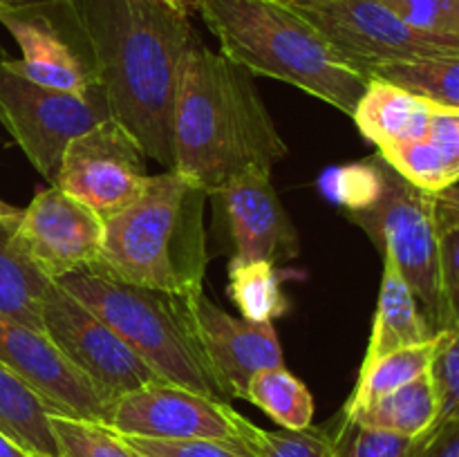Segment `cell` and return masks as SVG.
Listing matches in <instances>:
<instances>
[{
    "instance_id": "cell-1",
    "label": "cell",
    "mask_w": 459,
    "mask_h": 457,
    "mask_svg": "<svg viewBox=\"0 0 459 457\" xmlns=\"http://www.w3.org/2000/svg\"><path fill=\"white\" fill-rule=\"evenodd\" d=\"M92 61L112 119L173 170V110L200 36L160 0H61Z\"/></svg>"
},
{
    "instance_id": "cell-2",
    "label": "cell",
    "mask_w": 459,
    "mask_h": 457,
    "mask_svg": "<svg viewBox=\"0 0 459 457\" xmlns=\"http://www.w3.org/2000/svg\"><path fill=\"white\" fill-rule=\"evenodd\" d=\"M287 157L254 74L197 43L184 65L173 110V170L200 184L209 197L249 168Z\"/></svg>"
},
{
    "instance_id": "cell-3",
    "label": "cell",
    "mask_w": 459,
    "mask_h": 457,
    "mask_svg": "<svg viewBox=\"0 0 459 457\" xmlns=\"http://www.w3.org/2000/svg\"><path fill=\"white\" fill-rule=\"evenodd\" d=\"M220 54L247 72L285 81L352 116L368 88L330 40L287 0H202Z\"/></svg>"
},
{
    "instance_id": "cell-4",
    "label": "cell",
    "mask_w": 459,
    "mask_h": 457,
    "mask_svg": "<svg viewBox=\"0 0 459 457\" xmlns=\"http://www.w3.org/2000/svg\"><path fill=\"white\" fill-rule=\"evenodd\" d=\"M209 193L175 170L151 175L142 195L106 218L99 264L108 276L178 296L202 294ZM92 269V267H90Z\"/></svg>"
},
{
    "instance_id": "cell-5",
    "label": "cell",
    "mask_w": 459,
    "mask_h": 457,
    "mask_svg": "<svg viewBox=\"0 0 459 457\" xmlns=\"http://www.w3.org/2000/svg\"><path fill=\"white\" fill-rule=\"evenodd\" d=\"M92 309L164 381L229 401L195 321V296L128 285L101 269H81L56 280Z\"/></svg>"
},
{
    "instance_id": "cell-6",
    "label": "cell",
    "mask_w": 459,
    "mask_h": 457,
    "mask_svg": "<svg viewBox=\"0 0 459 457\" xmlns=\"http://www.w3.org/2000/svg\"><path fill=\"white\" fill-rule=\"evenodd\" d=\"M372 161L379 188L366 204L345 209V215L366 231L381 255L394 260L430 330L437 334L448 325L439 282V222L433 193L402 177L379 152Z\"/></svg>"
},
{
    "instance_id": "cell-7",
    "label": "cell",
    "mask_w": 459,
    "mask_h": 457,
    "mask_svg": "<svg viewBox=\"0 0 459 457\" xmlns=\"http://www.w3.org/2000/svg\"><path fill=\"white\" fill-rule=\"evenodd\" d=\"M112 119L106 94H70L31 83L7 65L0 49V125L49 184H56L63 151L76 134Z\"/></svg>"
},
{
    "instance_id": "cell-8",
    "label": "cell",
    "mask_w": 459,
    "mask_h": 457,
    "mask_svg": "<svg viewBox=\"0 0 459 457\" xmlns=\"http://www.w3.org/2000/svg\"><path fill=\"white\" fill-rule=\"evenodd\" d=\"M40 318L49 341L94 385L108 410L124 394L164 381L108 323L58 282L45 291Z\"/></svg>"
},
{
    "instance_id": "cell-9",
    "label": "cell",
    "mask_w": 459,
    "mask_h": 457,
    "mask_svg": "<svg viewBox=\"0 0 459 457\" xmlns=\"http://www.w3.org/2000/svg\"><path fill=\"white\" fill-rule=\"evenodd\" d=\"M299 12L330 40L348 65L368 79L377 67L390 63L459 52V39L426 34L379 0H330L299 7Z\"/></svg>"
},
{
    "instance_id": "cell-10",
    "label": "cell",
    "mask_w": 459,
    "mask_h": 457,
    "mask_svg": "<svg viewBox=\"0 0 459 457\" xmlns=\"http://www.w3.org/2000/svg\"><path fill=\"white\" fill-rule=\"evenodd\" d=\"M146 157L126 125L106 119L70 139L54 186L106 220L133 204L148 186Z\"/></svg>"
},
{
    "instance_id": "cell-11",
    "label": "cell",
    "mask_w": 459,
    "mask_h": 457,
    "mask_svg": "<svg viewBox=\"0 0 459 457\" xmlns=\"http://www.w3.org/2000/svg\"><path fill=\"white\" fill-rule=\"evenodd\" d=\"M254 421L222 399L195 390L152 381L117 399L106 426L121 437L148 439H220L242 442Z\"/></svg>"
},
{
    "instance_id": "cell-12",
    "label": "cell",
    "mask_w": 459,
    "mask_h": 457,
    "mask_svg": "<svg viewBox=\"0 0 459 457\" xmlns=\"http://www.w3.org/2000/svg\"><path fill=\"white\" fill-rule=\"evenodd\" d=\"M106 220L76 197L49 184L21 209L13 228L18 249L49 280L97 267L103 251Z\"/></svg>"
},
{
    "instance_id": "cell-13",
    "label": "cell",
    "mask_w": 459,
    "mask_h": 457,
    "mask_svg": "<svg viewBox=\"0 0 459 457\" xmlns=\"http://www.w3.org/2000/svg\"><path fill=\"white\" fill-rule=\"evenodd\" d=\"M0 25L21 47L22 56H7V65L22 79L70 94H88L101 88L88 49L61 3L52 7L7 9L0 12Z\"/></svg>"
},
{
    "instance_id": "cell-14",
    "label": "cell",
    "mask_w": 459,
    "mask_h": 457,
    "mask_svg": "<svg viewBox=\"0 0 459 457\" xmlns=\"http://www.w3.org/2000/svg\"><path fill=\"white\" fill-rule=\"evenodd\" d=\"M0 363L25 381L54 415L106 424L108 406L45 332L0 312Z\"/></svg>"
},
{
    "instance_id": "cell-15",
    "label": "cell",
    "mask_w": 459,
    "mask_h": 457,
    "mask_svg": "<svg viewBox=\"0 0 459 457\" xmlns=\"http://www.w3.org/2000/svg\"><path fill=\"white\" fill-rule=\"evenodd\" d=\"M211 197L227 215L236 260L287 263L299 258L300 240L272 184V170L249 168Z\"/></svg>"
},
{
    "instance_id": "cell-16",
    "label": "cell",
    "mask_w": 459,
    "mask_h": 457,
    "mask_svg": "<svg viewBox=\"0 0 459 457\" xmlns=\"http://www.w3.org/2000/svg\"><path fill=\"white\" fill-rule=\"evenodd\" d=\"M195 321L206 354L231 399H247L249 381L258 372L285 367L273 323L236 318L206 298L204 291L195 296Z\"/></svg>"
},
{
    "instance_id": "cell-17",
    "label": "cell",
    "mask_w": 459,
    "mask_h": 457,
    "mask_svg": "<svg viewBox=\"0 0 459 457\" xmlns=\"http://www.w3.org/2000/svg\"><path fill=\"white\" fill-rule=\"evenodd\" d=\"M435 103L415 92L372 76L352 112L357 128L377 148L415 142L429 134Z\"/></svg>"
},
{
    "instance_id": "cell-18",
    "label": "cell",
    "mask_w": 459,
    "mask_h": 457,
    "mask_svg": "<svg viewBox=\"0 0 459 457\" xmlns=\"http://www.w3.org/2000/svg\"><path fill=\"white\" fill-rule=\"evenodd\" d=\"M435 336L429 321L421 314L420 303L412 294L411 285L394 264L393 258L384 255V276H381L379 303H377L375 325H372L370 343H368L363 366H370L377 358L394 352V349L411 348L426 343Z\"/></svg>"
},
{
    "instance_id": "cell-19",
    "label": "cell",
    "mask_w": 459,
    "mask_h": 457,
    "mask_svg": "<svg viewBox=\"0 0 459 457\" xmlns=\"http://www.w3.org/2000/svg\"><path fill=\"white\" fill-rule=\"evenodd\" d=\"M343 415L366 428L384 430L402 437H421L437 426L439 401L433 379L426 372L411 384Z\"/></svg>"
},
{
    "instance_id": "cell-20",
    "label": "cell",
    "mask_w": 459,
    "mask_h": 457,
    "mask_svg": "<svg viewBox=\"0 0 459 457\" xmlns=\"http://www.w3.org/2000/svg\"><path fill=\"white\" fill-rule=\"evenodd\" d=\"M49 406L0 363V433L31 457H58Z\"/></svg>"
},
{
    "instance_id": "cell-21",
    "label": "cell",
    "mask_w": 459,
    "mask_h": 457,
    "mask_svg": "<svg viewBox=\"0 0 459 457\" xmlns=\"http://www.w3.org/2000/svg\"><path fill=\"white\" fill-rule=\"evenodd\" d=\"M18 215L0 218V312L43 332L40 307L54 280L40 273L18 249L13 240Z\"/></svg>"
},
{
    "instance_id": "cell-22",
    "label": "cell",
    "mask_w": 459,
    "mask_h": 457,
    "mask_svg": "<svg viewBox=\"0 0 459 457\" xmlns=\"http://www.w3.org/2000/svg\"><path fill=\"white\" fill-rule=\"evenodd\" d=\"M435 343H437V334L430 341H426V343L394 349V352L377 358L370 366L361 367L357 388L350 394L348 403L343 406V412L357 410V408L370 403L372 399L384 397V394L415 381L417 376L426 375L430 367V361H433Z\"/></svg>"
},
{
    "instance_id": "cell-23",
    "label": "cell",
    "mask_w": 459,
    "mask_h": 457,
    "mask_svg": "<svg viewBox=\"0 0 459 457\" xmlns=\"http://www.w3.org/2000/svg\"><path fill=\"white\" fill-rule=\"evenodd\" d=\"M227 291L247 321L272 323L287 309L276 264L264 260H229Z\"/></svg>"
},
{
    "instance_id": "cell-24",
    "label": "cell",
    "mask_w": 459,
    "mask_h": 457,
    "mask_svg": "<svg viewBox=\"0 0 459 457\" xmlns=\"http://www.w3.org/2000/svg\"><path fill=\"white\" fill-rule=\"evenodd\" d=\"M247 401L272 417L278 426L300 430L312 426L314 397L307 385L296 379L287 367L263 370L249 381Z\"/></svg>"
},
{
    "instance_id": "cell-25",
    "label": "cell",
    "mask_w": 459,
    "mask_h": 457,
    "mask_svg": "<svg viewBox=\"0 0 459 457\" xmlns=\"http://www.w3.org/2000/svg\"><path fill=\"white\" fill-rule=\"evenodd\" d=\"M372 76L430 99L439 106L459 110V52L390 63V65L377 67L370 79Z\"/></svg>"
},
{
    "instance_id": "cell-26",
    "label": "cell",
    "mask_w": 459,
    "mask_h": 457,
    "mask_svg": "<svg viewBox=\"0 0 459 457\" xmlns=\"http://www.w3.org/2000/svg\"><path fill=\"white\" fill-rule=\"evenodd\" d=\"M339 417L323 426H307L300 430H263L251 424L245 444L255 457H332L336 448Z\"/></svg>"
},
{
    "instance_id": "cell-27",
    "label": "cell",
    "mask_w": 459,
    "mask_h": 457,
    "mask_svg": "<svg viewBox=\"0 0 459 457\" xmlns=\"http://www.w3.org/2000/svg\"><path fill=\"white\" fill-rule=\"evenodd\" d=\"M58 457H137L121 435L101 421L74 419L49 412Z\"/></svg>"
},
{
    "instance_id": "cell-28",
    "label": "cell",
    "mask_w": 459,
    "mask_h": 457,
    "mask_svg": "<svg viewBox=\"0 0 459 457\" xmlns=\"http://www.w3.org/2000/svg\"><path fill=\"white\" fill-rule=\"evenodd\" d=\"M426 435L402 437V435L384 433V430H372L354 424L341 412L336 448L332 457H420Z\"/></svg>"
},
{
    "instance_id": "cell-29",
    "label": "cell",
    "mask_w": 459,
    "mask_h": 457,
    "mask_svg": "<svg viewBox=\"0 0 459 457\" xmlns=\"http://www.w3.org/2000/svg\"><path fill=\"white\" fill-rule=\"evenodd\" d=\"M429 375L433 379L439 401L437 424L459 417V327H446L437 332L433 361Z\"/></svg>"
},
{
    "instance_id": "cell-30",
    "label": "cell",
    "mask_w": 459,
    "mask_h": 457,
    "mask_svg": "<svg viewBox=\"0 0 459 457\" xmlns=\"http://www.w3.org/2000/svg\"><path fill=\"white\" fill-rule=\"evenodd\" d=\"M124 442L143 457H255L247 444L220 439L124 437Z\"/></svg>"
},
{
    "instance_id": "cell-31",
    "label": "cell",
    "mask_w": 459,
    "mask_h": 457,
    "mask_svg": "<svg viewBox=\"0 0 459 457\" xmlns=\"http://www.w3.org/2000/svg\"><path fill=\"white\" fill-rule=\"evenodd\" d=\"M426 34L459 39V0H379Z\"/></svg>"
},
{
    "instance_id": "cell-32",
    "label": "cell",
    "mask_w": 459,
    "mask_h": 457,
    "mask_svg": "<svg viewBox=\"0 0 459 457\" xmlns=\"http://www.w3.org/2000/svg\"><path fill=\"white\" fill-rule=\"evenodd\" d=\"M439 282L446 325L459 321V224L439 227Z\"/></svg>"
},
{
    "instance_id": "cell-33",
    "label": "cell",
    "mask_w": 459,
    "mask_h": 457,
    "mask_svg": "<svg viewBox=\"0 0 459 457\" xmlns=\"http://www.w3.org/2000/svg\"><path fill=\"white\" fill-rule=\"evenodd\" d=\"M426 137L435 143L439 155L446 160L455 182H459V110L435 103L433 119Z\"/></svg>"
},
{
    "instance_id": "cell-34",
    "label": "cell",
    "mask_w": 459,
    "mask_h": 457,
    "mask_svg": "<svg viewBox=\"0 0 459 457\" xmlns=\"http://www.w3.org/2000/svg\"><path fill=\"white\" fill-rule=\"evenodd\" d=\"M420 457H459V417L442 421L426 435Z\"/></svg>"
},
{
    "instance_id": "cell-35",
    "label": "cell",
    "mask_w": 459,
    "mask_h": 457,
    "mask_svg": "<svg viewBox=\"0 0 459 457\" xmlns=\"http://www.w3.org/2000/svg\"><path fill=\"white\" fill-rule=\"evenodd\" d=\"M435 215H437L439 227L446 224H459V188L448 186L444 191L433 193Z\"/></svg>"
},
{
    "instance_id": "cell-36",
    "label": "cell",
    "mask_w": 459,
    "mask_h": 457,
    "mask_svg": "<svg viewBox=\"0 0 459 457\" xmlns=\"http://www.w3.org/2000/svg\"><path fill=\"white\" fill-rule=\"evenodd\" d=\"M61 0H0V12L7 9H31V7H52Z\"/></svg>"
},
{
    "instance_id": "cell-37",
    "label": "cell",
    "mask_w": 459,
    "mask_h": 457,
    "mask_svg": "<svg viewBox=\"0 0 459 457\" xmlns=\"http://www.w3.org/2000/svg\"><path fill=\"white\" fill-rule=\"evenodd\" d=\"M160 3H164L166 7L175 9V12L184 13V16H191V13H195L197 9H200L202 0H160Z\"/></svg>"
},
{
    "instance_id": "cell-38",
    "label": "cell",
    "mask_w": 459,
    "mask_h": 457,
    "mask_svg": "<svg viewBox=\"0 0 459 457\" xmlns=\"http://www.w3.org/2000/svg\"><path fill=\"white\" fill-rule=\"evenodd\" d=\"M0 457H31V455H27V453L22 451L18 444H13L7 435L0 433Z\"/></svg>"
},
{
    "instance_id": "cell-39",
    "label": "cell",
    "mask_w": 459,
    "mask_h": 457,
    "mask_svg": "<svg viewBox=\"0 0 459 457\" xmlns=\"http://www.w3.org/2000/svg\"><path fill=\"white\" fill-rule=\"evenodd\" d=\"M21 213V209L18 206H12L9 202L0 200V218H13V215Z\"/></svg>"
},
{
    "instance_id": "cell-40",
    "label": "cell",
    "mask_w": 459,
    "mask_h": 457,
    "mask_svg": "<svg viewBox=\"0 0 459 457\" xmlns=\"http://www.w3.org/2000/svg\"><path fill=\"white\" fill-rule=\"evenodd\" d=\"M291 4H299V7H314V4H325L330 0H287Z\"/></svg>"
},
{
    "instance_id": "cell-41",
    "label": "cell",
    "mask_w": 459,
    "mask_h": 457,
    "mask_svg": "<svg viewBox=\"0 0 459 457\" xmlns=\"http://www.w3.org/2000/svg\"><path fill=\"white\" fill-rule=\"evenodd\" d=\"M455 325H457V327H459V321H457V323H455Z\"/></svg>"
},
{
    "instance_id": "cell-42",
    "label": "cell",
    "mask_w": 459,
    "mask_h": 457,
    "mask_svg": "<svg viewBox=\"0 0 459 457\" xmlns=\"http://www.w3.org/2000/svg\"><path fill=\"white\" fill-rule=\"evenodd\" d=\"M137 457H143V455H139V453H137Z\"/></svg>"
}]
</instances>
